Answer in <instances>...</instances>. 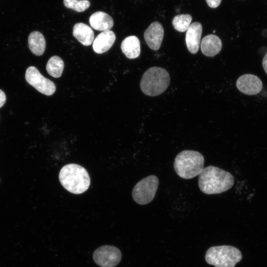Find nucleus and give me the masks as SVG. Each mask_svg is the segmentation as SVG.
<instances>
[{
    "label": "nucleus",
    "instance_id": "f257e3e1",
    "mask_svg": "<svg viewBox=\"0 0 267 267\" xmlns=\"http://www.w3.org/2000/svg\"><path fill=\"white\" fill-rule=\"evenodd\" d=\"M233 176L219 167L209 166L204 168L199 175L198 186L206 194H219L231 188L234 184Z\"/></svg>",
    "mask_w": 267,
    "mask_h": 267
},
{
    "label": "nucleus",
    "instance_id": "f03ea898",
    "mask_svg": "<svg viewBox=\"0 0 267 267\" xmlns=\"http://www.w3.org/2000/svg\"><path fill=\"white\" fill-rule=\"evenodd\" d=\"M59 179L65 189L76 194L85 192L90 183L87 171L76 164H69L63 166L59 172Z\"/></svg>",
    "mask_w": 267,
    "mask_h": 267
},
{
    "label": "nucleus",
    "instance_id": "7ed1b4c3",
    "mask_svg": "<svg viewBox=\"0 0 267 267\" xmlns=\"http://www.w3.org/2000/svg\"><path fill=\"white\" fill-rule=\"evenodd\" d=\"M204 157L200 152L185 150L179 153L174 163L177 174L184 179H191L199 176L204 168Z\"/></svg>",
    "mask_w": 267,
    "mask_h": 267
},
{
    "label": "nucleus",
    "instance_id": "20e7f679",
    "mask_svg": "<svg viewBox=\"0 0 267 267\" xmlns=\"http://www.w3.org/2000/svg\"><path fill=\"white\" fill-rule=\"evenodd\" d=\"M170 83V75L165 69L152 67L143 74L140 87L145 94L155 96L163 93L169 87Z\"/></svg>",
    "mask_w": 267,
    "mask_h": 267
},
{
    "label": "nucleus",
    "instance_id": "39448f33",
    "mask_svg": "<svg viewBox=\"0 0 267 267\" xmlns=\"http://www.w3.org/2000/svg\"><path fill=\"white\" fill-rule=\"evenodd\" d=\"M241 259L240 250L228 245L211 247L205 255L206 262L215 267H234Z\"/></svg>",
    "mask_w": 267,
    "mask_h": 267
},
{
    "label": "nucleus",
    "instance_id": "423d86ee",
    "mask_svg": "<svg viewBox=\"0 0 267 267\" xmlns=\"http://www.w3.org/2000/svg\"><path fill=\"white\" fill-rule=\"evenodd\" d=\"M159 186L158 178L154 175L149 176L137 182L132 191L134 201L139 205H146L151 202Z\"/></svg>",
    "mask_w": 267,
    "mask_h": 267
},
{
    "label": "nucleus",
    "instance_id": "0eeeda50",
    "mask_svg": "<svg viewBox=\"0 0 267 267\" xmlns=\"http://www.w3.org/2000/svg\"><path fill=\"white\" fill-rule=\"evenodd\" d=\"M25 77L29 84L44 94L51 95L56 90L54 83L43 76L34 66H30L27 69Z\"/></svg>",
    "mask_w": 267,
    "mask_h": 267
},
{
    "label": "nucleus",
    "instance_id": "6e6552de",
    "mask_svg": "<svg viewBox=\"0 0 267 267\" xmlns=\"http://www.w3.org/2000/svg\"><path fill=\"white\" fill-rule=\"evenodd\" d=\"M121 259L120 250L110 245L101 246L93 254L94 262L101 267H114L120 262Z\"/></svg>",
    "mask_w": 267,
    "mask_h": 267
},
{
    "label": "nucleus",
    "instance_id": "1a4fd4ad",
    "mask_svg": "<svg viewBox=\"0 0 267 267\" xmlns=\"http://www.w3.org/2000/svg\"><path fill=\"white\" fill-rule=\"evenodd\" d=\"M236 85L239 90L249 95L258 94L263 88V83L260 79L251 74H244L239 77Z\"/></svg>",
    "mask_w": 267,
    "mask_h": 267
},
{
    "label": "nucleus",
    "instance_id": "9d476101",
    "mask_svg": "<svg viewBox=\"0 0 267 267\" xmlns=\"http://www.w3.org/2000/svg\"><path fill=\"white\" fill-rule=\"evenodd\" d=\"M164 29L158 22L152 23L144 33V38L148 46L153 50L159 49L164 37Z\"/></svg>",
    "mask_w": 267,
    "mask_h": 267
},
{
    "label": "nucleus",
    "instance_id": "9b49d317",
    "mask_svg": "<svg viewBox=\"0 0 267 267\" xmlns=\"http://www.w3.org/2000/svg\"><path fill=\"white\" fill-rule=\"evenodd\" d=\"M202 33V26L200 23H192L186 30L185 43L189 51L195 54L199 50Z\"/></svg>",
    "mask_w": 267,
    "mask_h": 267
},
{
    "label": "nucleus",
    "instance_id": "f8f14e48",
    "mask_svg": "<svg viewBox=\"0 0 267 267\" xmlns=\"http://www.w3.org/2000/svg\"><path fill=\"white\" fill-rule=\"evenodd\" d=\"M116 40L115 33L111 30L103 31L94 39L92 48L94 52L101 54L108 51Z\"/></svg>",
    "mask_w": 267,
    "mask_h": 267
},
{
    "label": "nucleus",
    "instance_id": "ddd939ff",
    "mask_svg": "<svg viewBox=\"0 0 267 267\" xmlns=\"http://www.w3.org/2000/svg\"><path fill=\"white\" fill-rule=\"evenodd\" d=\"M222 47L221 39L215 35H208L203 38L201 41V50L206 56H214L220 52Z\"/></svg>",
    "mask_w": 267,
    "mask_h": 267
},
{
    "label": "nucleus",
    "instance_id": "4468645a",
    "mask_svg": "<svg viewBox=\"0 0 267 267\" xmlns=\"http://www.w3.org/2000/svg\"><path fill=\"white\" fill-rule=\"evenodd\" d=\"M89 22L94 29L102 32L110 30L114 25L112 18L103 11L93 13L89 17Z\"/></svg>",
    "mask_w": 267,
    "mask_h": 267
},
{
    "label": "nucleus",
    "instance_id": "2eb2a0df",
    "mask_svg": "<svg viewBox=\"0 0 267 267\" xmlns=\"http://www.w3.org/2000/svg\"><path fill=\"white\" fill-rule=\"evenodd\" d=\"M73 36L85 46L91 45L94 38V32L88 25L83 23H76L73 29Z\"/></svg>",
    "mask_w": 267,
    "mask_h": 267
},
{
    "label": "nucleus",
    "instance_id": "dca6fc26",
    "mask_svg": "<svg viewBox=\"0 0 267 267\" xmlns=\"http://www.w3.org/2000/svg\"><path fill=\"white\" fill-rule=\"evenodd\" d=\"M121 48L127 58H136L139 56L140 53L139 40L136 36H129L122 41Z\"/></svg>",
    "mask_w": 267,
    "mask_h": 267
},
{
    "label": "nucleus",
    "instance_id": "f3484780",
    "mask_svg": "<svg viewBox=\"0 0 267 267\" xmlns=\"http://www.w3.org/2000/svg\"><path fill=\"white\" fill-rule=\"evenodd\" d=\"M29 47L36 55H42L45 48V41L43 34L39 31L31 33L28 39Z\"/></svg>",
    "mask_w": 267,
    "mask_h": 267
},
{
    "label": "nucleus",
    "instance_id": "a211bd4d",
    "mask_svg": "<svg viewBox=\"0 0 267 267\" xmlns=\"http://www.w3.org/2000/svg\"><path fill=\"white\" fill-rule=\"evenodd\" d=\"M64 64L63 60L58 56H53L49 58L46 64V69L51 76L57 78L63 72Z\"/></svg>",
    "mask_w": 267,
    "mask_h": 267
},
{
    "label": "nucleus",
    "instance_id": "6ab92c4d",
    "mask_svg": "<svg viewBox=\"0 0 267 267\" xmlns=\"http://www.w3.org/2000/svg\"><path fill=\"white\" fill-rule=\"evenodd\" d=\"M192 16L189 14H180L173 18L172 24L174 28L179 32L186 31L190 25Z\"/></svg>",
    "mask_w": 267,
    "mask_h": 267
},
{
    "label": "nucleus",
    "instance_id": "aec40b11",
    "mask_svg": "<svg viewBox=\"0 0 267 267\" xmlns=\"http://www.w3.org/2000/svg\"><path fill=\"white\" fill-rule=\"evenodd\" d=\"M63 3L66 7L78 12L85 11L90 6L88 0H63Z\"/></svg>",
    "mask_w": 267,
    "mask_h": 267
},
{
    "label": "nucleus",
    "instance_id": "412c9836",
    "mask_svg": "<svg viewBox=\"0 0 267 267\" xmlns=\"http://www.w3.org/2000/svg\"><path fill=\"white\" fill-rule=\"evenodd\" d=\"M206 2L210 7L216 8L219 6L222 0H206Z\"/></svg>",
    "mask_w": 267,
    "mask_h": 267
},
{
    "label": "nucleus",
    "instance_id": "4be33fe9",
    "mask_svg": "<svg viewBox=\"0 0 267 267\" xmlns=\"http://www.w3.org/2000/svg\"><path fill=\"white\" fill-rule=\"evenodd\" d=\"M6 101V96L4 92L0 89V108L1 107Z\"/></svg>",
    "mask_w": 267,
    "mask_h": 267
},
{
    "label": "nucleus",
    "instance_id": "5701e85b",
    "mask_svg": "<svg viewBox=\"0 0 267 267\" xmlns=\"http://www.w3.org/2000/svg\"><path fill=\"white\" fill-rule=\"evenodd\" d=\"M262 65L265 72L267 74V52L266 53L263 59Z\"/></svg>",
    "mask_w": 267,
    "mask_h": 267
}]
</instances>
